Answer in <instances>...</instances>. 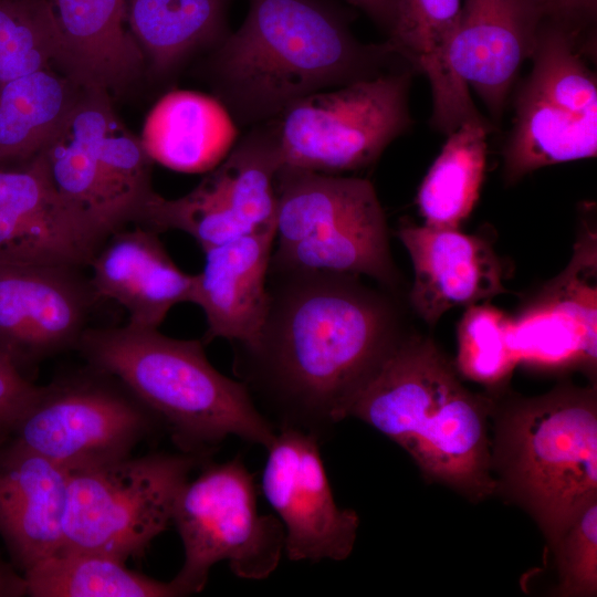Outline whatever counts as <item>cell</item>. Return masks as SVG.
<instances>
[{"mask_svg": "<svg viewBox=\"0 0 597 597\" xmlns=\"http://www.w3.org/2000/svg\"><path fill=\"white\" fill-rule=\"evenodd\" d=\"M185 559L170 580L180 596L200 593L211 567L227 561L244 579H263L277 567L284 528L259 514L253 475L235 458L210 464L180 489L172 510Z\"/></svg>", "mask_w": 597, "mask_h": 597, "instance_id": "10", "label": "cell"}, {"mask_svg": "<svg viewBox=\"0 0 597 597\" xmlns=\"http://www.w3.org/2000/svg\"><path fill=\"white\" fill-rule=\"evenodd\" d=\"M144 226L112 233L90 262L96 298H108L128 313V325L158 328L177 304L191 302L195 274L180 270Z\"/></svg>", "mask_w": 597, "mask_h": 597, "instance_id": "20", "label": "cell"}, {"mask_svg": "<svg viewBox=\"0 0 597 597\" xmlns=\"http://www.w3.org/2000/svg\"><path fill=\"white\" fill-rule=\"evenodd\" d=\"M42 153L61 197L106 238L129 223L143 226L158 196L153 160L115 114L107 91L84 87Z\"/></svg>", "mask_w": 597, "mask_h": 597, "instance_id": "7", "label": "cell"}, {"mask_svg": "<svg viewBox=\"0 0 597 597\" xmlns=\"http://www.w3.org/2000/svg\"><path fill=\"white\" fill-rule=\"evenodd\" d=\"M55 64L0 83V165L41 154L83 91Z\"/></svg>", "mask_w": 597, "mask_h": 597, "instance_id": "23", "label": "cell"}, {"mask_svg": "<svg viewBox=\"0 0 597 597\" xmlns=\"http://www.w3.org/2000/svg\"><path fill=\"white\" fill-rule=\"evenodd\" d=\"M8 437H3V436H0V442H2L3 440H6Z\"/></svg>", "mask_w": 597, "mask_h": 597, "instance_id": "37", "label": "cell"}, {"mask_svg": "<svg viewBox=\"0 0 597 597\" xmlns=\"http://www.w3.org/2000/svg\"><path fill=\"white\" fill-rule=\"evenodd\" d=\"M496 493L525 510L549 547L597 500L596 387L559 386L511 398L491 413Z\"/></svg>", "mask_w": 597, "mask_h": 597, "instance_id": "5", "label": "cell"}, {"mask_svg": "<svg viewBox=\"0 0 597 597\" xmlns=\"http://www.w3.org/2000/svg\"><path fill=\"white\" fill-rule=\"evenodd\" d=\"M369 13L375 20L387 25L389 29L392 17L395 0H349Z\"/></svg>", "mask_w": 597, "mask_h": 597, "instance_id": "36", "label": "cell"}, {"mask_svg": "<svg viewBox=\"0 0 597 597\" xmlns=\"http://www.w3.org/2000/svg\"><path fill=\"white\" fill-rule=\"evenodd\" d=\"M358 275L269 269L268 312L256 339L234 345V370L282 415L318 436L404 336L384 293Z\"/></svg>", "mask_w": 597, "mask_h": 597, "instance_id": "1", "label": "cell"}, {"mask_svg": "<svg viewBox=\"0 0 597 597\" xmlns=\"http://www.w3.org/2000/svg\"><path fill=\"white\" fill-rule=\"evenodd\" d=\"M27 595V582L23 573L0 557V597H20Z\"/></svg>", "mask_w": 597, "mask_h": 597, "instance_id": "35", "label": "cell"}, {"mask_svg": "<svg viewBox=\"0 0 597 597\" xmlns=\"http://www.w3.org/2000/svg\"><path fill=\"white\" fill-rule=\"evenodd\" d=\"M558 572L557 595L597 594V500L585 505L551 546Z\"/></svg>", "mask_w": 597, "mask_h": 597, "instance_id": "32", "label": "cell"}, {"mask_svg": "<svg viewBox=\"0 0 597 597\" xmlns=\"http://www.w3.org/2000/svg\"><path fill=\"white\" fill-rule=\"evenodd\" d=\"M106 239L57 192L43 153L0 165L1 264L80 268Z\"/></svg>", "mask_w": 597, "mask_h": 597, "instance_id": "13", "label": "cell"}, {"mask_svg": "<svg viewBox=\"0 0 597 597\" xmlns=\"http://www.w3.org/2000/svg\"><path fill=\"white\" fill-rule=\"evenodd\" d=\"M398 237L413 268L410 303L429 326L453 307L505 292L502 263L483 238L426 224H404Z\"/></svg>", "mask_w": 597, "mask_h": 597, "instance_id": "17", "label": "cell"}, {"mask_svg": "<svg viewBox=\"0 0 597 597\" xmlns=\"http://www.w3.org/2000/svg\"><path fill=\"white\" fill-rule=\"evenodd\" d=\"M75 347L138 399L182 452L208 454L231 434L265 448L275 438L248 386L218 371L201 341L126 324L86 328Z\"/></svg>", "mask_w": 597, "mask_h": 597, "instance_id": "4", "label": "cell"}, {"mask_svg": "<svg viewBox=\"0 0 597 597\" xmlns=\"http://www.w3.org/2000/svg\"><path fill=\"white\" fill-rule=\"evenodd\" d=\"M411 73H381L304 96L271 125L282 166L336 175L365 168L411 125Z\"/></svg>", "mask_w": 597, "mask_h": 597, "instance_id": "9", "label": "cell"}, {"mask_svg": "<svg viewBox=\"0 0 597 597\" xmlns=\"http://www.w3.org/2000/svg\"><path fill=\"white\" fill-rule=\"evenodd\" d=\"M60 34L55 65L109 94L133 84L145 55L127 23V0H51Z\"/></svg>", "mask_w": 597, "mask_h": 597, "instance_id": "21", "label": "cell"}, {"mask_svg": "<svg viewBox=\"0 0 597 597\" xmlns=\"http://www.w3.org/2000/svg\"><path fill=\"white\" fill-rule=\"evenodd\" d=\"M275 233V227L255 230L203 251L190 302L206 316L203 344L224 338L244 346L256 339L268 312Z\"/></svg>", "mask_w": 597, "mask_h": 597, "instance_id": "19", "label": "cell"}, {"mask_svg": "<svg viewBox=\"0 0 597 597\" xmlns=\"http://www.w3.org/2000/svg\"><path fill=\"white\" fill-rule=\"evenodd\" d=\"M516 365L511 317L486 302L468 306L458 325V373L494 387L503 384Z\"/></svg>", "mask_w": 597, "mask_h": 597, "instance_id": "30", "label": "cell"}, {"mask_svg": "<svg viewBox=\"0 0 597 597\" xmlns=\"http://www.w3.org/2000/svg\"><path fill=\"white\" fill-rule=\"evenodd\" d=\"M78 268L0 263V350L21 368L76 346L96 298Z\"/></svg>", "mask_w": 597, "mask_h": 597, "instance_id": "15", "label": "cell"}, {"mask_svg": "<svg viewBox=\"0 0 597 597\" xmlns=\"http://www.w3.org/2000/svg\"><path fill=\"white\" fill-rule=\"evenodd\" d=\"M597 154V118L520 87L513 127L504 146L503 176L513 185L545 166L593 158Z\"/></svg>", "mask_w": 597, "mask_h": 597, "instance_id": "24", "label": "cell"}, {"mask_svg": "<svg viewBox=\"0 0 597 597\" xmlns=\"http://www.w3.org/2000/svg\"><path fill=\"white\" fill-rule=\"evenodd\" d=\"M205 453H149L71 473L60 551L126 562L171 523L176 498Z\"/></svg>", "mask_w": 597, "mask_h": 597, "instance_id": "8", "label": "cell"}, {"mask_svg": "<svg viewBox=\"0 0 597 597\" xmlns=\"http://www.w3.org/2000/svg\"><path fill=\"white\" fill-rule=\"evenodd\" d=\"M70 476L10 437L0 442V535L21 573L61 549Z\"/></svg>", "mask_w": 597, "mask_h": 597, "instance_id": "18", "label": "cell"}, {"mask_svg": "<svg viewBox=\"0 0 597 597\" xmlns=\"http://www.w3.org/2000/svg\"><path fill=\"white\" fill-rule=\"evenodd\" d=\"M143 226L156 232L169 229L184 231L198 242L202 251L249 232L202 182L177 199L158 195L150 203Z\"/></svg>", "mask_w": 597, "mask_h": 597, "instance_id": "31", "label": "cell"}, {"mask_svg": "<svg viewBox=\"0 0 597 597\" xmlns=\"http://www.w3.org/2000/svg\"><path fill=\"white\" fill-rule=\"evenodd\" d=\"M237 127L222 102L193 91H171L148 113L140 143L148 157L176 171L208 172L233 148Z\"/></svg>", "mask_w": 597, "mask_h": 597, "instance_id": "22", "label": "cell"}, {"mask_svg": "<svg viewBox=\"0 0 597 597\" xmlns=\"http://www.w3.org/2000/svg\"><path fill=\"white\" fill-rule=\"evenodd\" d=\"M126 562L93 553L59 551L23 573L32 597H174L171 582L128 569Z\"/></svg>", "mask_w": 597, "mask_h": 597, "instance_id": "28", "label": "cell"}, {"mask_svg": "<svg viewBox=\"0 0 597 597\" xmlns=\"http://www.w3.org/2000/svg\"><path fill=\"white\" fill-rule=\"evenodd\" d=\"M396 55L358 42L315 0H250L245 20L212 56L222 104L242 123L277 117L310 94L381 74Z\"/></svg>", "mask_w": 597, "mask_h": 597, "instance_id": "3", "label": "cell"}, {"mask_svg": "<svg viewBox=\"0 0 597 597\" xmlns=\"http://www.w3.org/2000/svg\"><path fill=\"white\" fill-rule=\"evenodd\" d=\"M543 0H464L450 51L452 67L499 119L547 17Z\"/></svg>", "mask_w": 597, "mask_h": 597, "instance_id": "16", "label": "cell"}, {"mask_svg": "<svg viewBox=\"0 0 597 597\" xmlns=\"http://www.w3.org/2000/svg\"><path fill=\"white\" fill-rule=\"evenodd\" d=\"M94 373L41 386L10 438L70 473L130 455L159 423L118 380Z\"/></svg>", "mask_w": 597, "mask_h": 597, "instance_id": "11", "label": "cell"}, {"mask_svg": "<svg viewBox=\"0 0 597 597\" xmlns=\"http://www.w3.org/2000/svg\"><path fill=\"white\" fill-rule=\"evenodd\" d=\"M493 399L469 390L430 339L402 336L347 408L399 444L423 475L476 502L496 493Z\"/></svg>", "mask_w": 597, "mask_h": 597, "instance_id": "2", "label": "cell"}, {"mask_svg": "<svg viewBox=\"0 0 597 597\" xmlns=\"http://www.w3.org/2000/svg\"><path fill=\"white\" fill-rule=\"evenodd\" d=\"M282 166L271 125L253 130L201 182L249 232L276 227L275 180Z\"/></svg>", "mask_w": 597, "mask_h": 597, "instance_id": "27", "label": "cell"}, {"mask_svg": "<svg viewBox=\"0 0 597 597\" xmlns=\"http://www.w3.org/2000/svg\"><path fill=\"white\" fill-rule=\"evenodd\" d=\"M275 188L270 269L366 275L396 289L386 217L370 181L282 166Z\"/></svg>", "mask_w": 597, "mask_h": 597, "instance_id": "6", "label": "cell"}, {"mask_svg": "<svg viewBox=\"0 0 597 597\" xmlns=\"http://www.w3.org/2000/svg\"><path fill=\"white\" fill-rule=\"evenodd\" d=\"M41 390L0 350V436L10 437Z\"/></svg>", "mask_w": 597, "mask_h": 597, "instance_id": "33", "label": "cell"}, {"mask_svg": "<svg viewBox=\"0 0 597 597\" xmlns=\"http://www.w3.org/2000/svg\"><path fill=\"white\" fill-rule=\"evenodd\" d=\"M547 14L555 19L575 25L591 18L596 10L597 0H543Z\"/></svg>", "mask_w": 597, "mask_h": 597, "instance_id": "34", "label": "cell"}, {"mask_svg": "<svg viewBox=\"0 0 597 597\" xmlns=\"http://www.w3.org/2000/svg\"><path fill=\"white\" fill-rule=\"evenodd\" d=\"M227 0H127V23L154 72L223 35Z\"/></svg>", "mask_w": 597, "mask_h": 597, "instance_id": "26", "label": "cell"}, {"mask_svg": "<svg viewBox=\"0 0 597 597\" xmlns=\"http://www.w3.org/2000/svg\"><path fill=\"white\" fill-rule=\"evenodd\" d=\"M490 130L484 118L464 122L448 134L417 192L423 224L460 229L468 219L484 179Z\"/></svg>", "mask_w": 597, "mask_h": 597, "instance_id": "25", "label": "cell"}, {"mask_svg": "<svg viewBox=\"0 0 597 597\" xmlns=\"http://www.w3.org/2000/svg\"><path fill=\"white\" fill-rule=\"evenodd\" d=\"M596 248L595 231L583 230L566 269L511 317V342L517 364L595 371Z\"/></svg>", "mask_w": 597, "mask_h": 597, "instance_id": "14", "label": "cell"}, {"mask_svg": "<svg viewBox=\"0 0 597 597\" xmlns=\"http://www.w3.org/2000/svg\"><path fill=\"white\" fill-rule=\"evenodd\" d=\"M59 50L51 0H0V83L55 64Z\"/></svg>", "mask_w": 597, "mask_h": 597, "instance_id": "29", "label": "cell"}, {"mask_svg": "<svg viewBox=\"0 0 597 597\" xmlns=\"http://www.w3.org/2000/svg\"><path fill=\"white\" fill-rule=\"evenodd\" d=\"M262 491L284 528L291 561H344L353 552L359 517L335 502L318 436L282 423L266 448Z\"/></svg>", "mask_w": 597, "mask_h": 597, "instance_id": "12", "label": "cell"}]
</instances>
